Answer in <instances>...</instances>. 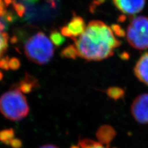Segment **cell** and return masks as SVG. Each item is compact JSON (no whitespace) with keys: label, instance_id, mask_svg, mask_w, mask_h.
Instances as JSON below:
<instances>
[{"label":"cell","instance_id":"6da1fadb","mask_svg":"<svg viewBox=\"0 0 148 148\" xmlns=\"http://www.w3.org/2000/svg\"><path fill=\"white\" fill-rule=\"evenodd\" d=\"M75 41L78 56L86 61H101L114 54L121 45L112 29L100 21H92Z\"/></svg>","mask_w":148,"mask_h":148},{"label":"cell","instance_id":"7a4b0ae2","mask_svg":"<svg viewBox=\"0 0 148 148\" xmlns=\"http://www.w3.org/2000/svg\"><path fill=\"white\" fill-rule=\"evenodd\" d=\"M29 110L25 96L17 86L0 96V112L8 120L20 121L27 116Z\"/></svg>","mask_w":148,"mask_h":148},{"label":"cell","instance_id":"3957f363","mask_svg":"<svg viewBox=\"0 0 148 148\" xmlns=\"http://www.w3.org/2000/svg\"><path fill=\"white\" fill-rule=\"evenodd\" d=\"M24 51L30 61L39 65L47 64L54 55L52 42L41 32L35 34L26 41Z\"/></svg>","mask_w":148,"mask_h":148},{"label":"cell","instance_id":"277c9868","mask_svg":"<svg viewBox=\"0 0 148 148\" xmlns=\"http://www.w3.org/2000/svg\"><path fill=\"white\" fill-rule=\"evenodd\" d=\"M129 44L136 49H148V17L139 16L130 23L127 30Z\"/></svg>","mask_w":148,"mask_h":148},{"label":"cell","instance_id":"5b68a950","mask_svg":"<svg viewBox=\"0 0 148 148\" xmlns=\"http://www.w3.org/2000/svg\"><path fill=\"white\" fill-rule=\"evenodd\" d=\"M131 113L137 122L148 124V93L141 94L134 99Z\"/></svg>","mask_w":148,"mask_h":148},{"label":"cell","instance_id":"8992f818","mask_svg":"<svg viewBox=\"0 0 148 148\" xmlns=\"http://www.w3.org/2000/svg\"><path fill=\"white\" fill-rule=\"evenodd\" d=\"M86 29L84 20L80 16L74 15L66 26L61 29V34L64 36L75 40L83 34Z\"/></svg>","mask_w":148,"mask_h":148},{"label":"cell","instance_id":"52a82bcc","mask_svg":"<svg viewBox=\"0 0 148 148\" xmlns=\"http://www.w3.org/2000/svg\"><path fill=\"white\" fill-rule=\"evenodd\" d=\"M113 3L123 13L133 15L143 10L146 0H113Z\"/></svg>","mask_w":148,"mask_h":148},{"label":"cell","instance_id":"ba28073f","mask_svg":"<svg viewBox=\"0 0 148 148\" xmlns=\"http://www.w3.org/2000/svg\"><path fill=\"white\" fill-rule=\"evenodd\" d=\"M134 73L139 80L148 86V53L139 59L134 67Z\"/></svg>","mask_w":148,"mask_h":148},{"label":"cell","instance_id":"9c48e42d","mask_svg":"<svg viewBox=\"0 0 148 148\" xmlns=\"http://www.w3.org/2000/svg\"><path fill=\"white\" fill-rule=\"evenodd\" d=\"M116 135L115 130L111 126L105 125L101 127L96 132L98 141L104 145L109 146Z\"/></svg>","mask_w":148,"mask_h":148},{"label":"cell","instance_id":"30bf717a","mask_svg":"<svg viewBox=\"0 0 148 148\" xmlns=\"http://www.w3.org/2000/svg\"><path fill=\"white\" fill-rule=\"evenodd\" d=\"M38 86V83L37 80L30 75L27 74L24 79L21 81L16 86L24 93H27V92H31Z\"/></svg>","mask_w":148,"mask_h":148},{"label":"cell","instance_id":"8fae6325","mask_svg":"<svg viewBox=\"0 0 148 148\" xmlns=\"http://www.w3.org/2000/svg\"><path fill=\"white\" fill-rule=\"evenodd\" d=\"M71 148H115L101 144L98 141H95L90 139H80L77 144L73 145Z\"/></svg>","mask_w":148,"mask_h":148},{"label":"cell","instance_id":"7c38bea8","mask_svg":"<svg viewBox=\"0 0 148 148\" xmlns=\"http://www.w3.org/2000/svg\"><path fill=\"white\" fill-rule=\"evenodd\" d=\"M106 94L110 99L116 101L123 98L125 95V91L121 88L112 86L106 90Z\"/></svg>","mask_w":148,"mask_h":148},{"label":"cell","instance_id":"4fadbf2b","mask_svg":"<svg viewBox=\"0 0 148 148\" xmlns=\"http://www.w3.org/2000/svg\"><path fill=\"white\" fill-rule=\"evenodd\" d=\"M61 56L66 59H75L78 56L75 46L73 45L67 46L61 52Z\"/></svg>","mask_w":148,"mask_h":148},{"label":"cell","instance_id":"5bb4252c","mask_svg":"<svg viewBox=\"0 0 148 148\" xmlns=\"http://www.w3.org/2000/svg\"><path fill=\"white\" fill-rule=\"evenodd\" d=\"M49 38L52 43L56 46H61L66 41L65 37L61 34V32H59L56 30H53L51 32Z\"/></svg>","mask_w":148,"mask_h":148},{"label":"cell","instance_id":"9a60e30c","mask_svg":"<svg viewBox=\"0 0 148 148\" xmlns=\"http://www.w3.org/2000/svg\"><path fill=\"white\" fill-rule=\"evenodd\" d=\"M9 36L5 32H0V59L8 48Z\"/></svg>","mask_w":148,"mask_h":148},{"label":"cell","instance_id":"2e32d148","mask_svg":"<svg viewBox=\"0 0 148 148\" xmlns=\"http://www.w3.org/2000/svg\"><path fill=\"white\" fill-rule=\"evenodd\" d=\"M13 7L14 8L17 15L20 17H22L25 14V7L22 4L17 2L16 0H12Z\"/></svg>","mask_w":148,"mask_h":148},{"label":"cell","instance_id":"e0dca14e","mask_svg":"<svg viewBox=\"0 0 148 148\" xmlns=\"http://www.w3.org/2000/svg\"><path fill=\"white\" fill-rule=\"evenodd\" d=\"M111 29H112L114 34L119 37H123L126 35L125 32L124 31V30L119 25L113 24L111 26Z\"/></svg>","mask_w":148,"mask_h":148},{"label":"cell","instance_id":"ac0fdd59","mask_svg":"<svg viewBox=\"0 0 148 148\" xmlns=\"http://www.w3.org/2000/svg\"><path fill=\"white\" fill-rule=\"evenodd\" d=\"M21 66L20 61L16 58H12L9 60V67L12 70H17Z\"/></svg>","mask_w":148,"mask_h":148},{"label":"cell","instance_id":"d6986e66","mask_svg":"<svg viewBox=\"0 0 148 148\" xmlns=\"http://www.w3.org/2000/svg\"><path fill=\"white\" fill-rule=\"evenodd\" d=\"M17 19L16 16L12 12H8L6 13V14L3 17V20L5 21L6 22L9 23H12L15 22Z\"/></svg>","mask_w":148,"mask_h":148},{"label":"cell","instance_id":"ffe728a7","mask_svg":"<svg viewBox=\"0 0 148 148\" xmlns=\"http://www.w3.org/2000/svg\"><path fill=\"white\" fill-rule=\"evenodd\" d=\"M9 58L6 56L4 58L0 59V68L4 70H8L9 69Z\"/></svg>","mask_w":148,"mask_h":148},{"label":"cell","instance_id":"44dd1931","mask_svg":"<svg viewBox=\"0 0 148 148\" xmlns=\"http://www.w3.org/2000/svg\"><path fill=\"white\" fill-rule=\"evenodd\" d=\"M5 22H6L3 21V19H0V32L6 30V27L5 25Z\"/></svg>","mask_w":148,"mask_h":148},{"label":"cell","instance_id":"7402d4cb","mask_svg":"<svg viewBox=\"0 0 148 148\" xmlns=\"http://www.w3.org/2000/svg\"><path fill=\"white\" fill-rule=\"evenodd\" d=\"M39 148H59V147H57L56 146L51 145V144H47V145L41 146Z\"/></svg>","mask_w":148,"mask_h":148},{"label":"cell","instance_id":"603a6c76","mask_svg":"<svg viewBox=\"0 0 148 148\" xmlns=\"http://www.w3.org/2000/svg\"><path fill=\"white\" fill-rule=\"evenodd\" d=\"M56 0H46V1L48 2L50 4L51 6L53 8H55L56 5Z\"/></svg>","mask_w":148,"mask_h":148},{"label":"cell","instance_id":"cb8c5ba5","mask_svg":"<svg viewBox=\"0 0 148 148\" xmlns=\"http://www.w3.org/2000/svg\"><path fill=\"white\" fill-rule=\"evenodd\" d=\"M104 1H105V0H95V1H93L94 5H92V6L99 5V4L103 3Z\"/></svg>","mask_w":148,"mask_h":148},{"label":"cell","instance_id":"d4e9b609","mask_svg":"<svg viewBox=\"0 0 148 148\" xmlns=\"http://www.w3.org/2000/svg\"><path fill=\"white\" fill-rule=\"evenodd\" d=\"M17 38L16 36H13L10 39V41L12 44H15L17 42Z\"/></svg>","mask_w":148,"mask_h":148},{"label":"cell","instance_id":"484cf974","mask_svg":"<svg viewBox=\"0 0 148 148\" xmlns=\"http://www.w3.org/2000/svg\"><path fill=\"white\" fill-rule=\"evenodd\" d=\"M120 57H121L122 59H128L129 55L127 53H123L121 54V56H120Z\"/></svg>","mask_w":148,"mask_h":148},{"label":"cell","instance_id":"4316f807","mask_svg":"<svg viewBox=\"0 0 148 148\" xmlns=\"http://www.w3.org/2000/svg\"><path fill=\"white\" fill-rule=\"evenodd\" d=\"M126 19V17L125 15H122V16H120L119 18V21L120 22H124Z\"/></svg>","mask_w":148,"mask_h":148},{"label":"cell","instance_id":"83f0119b","mask_svg":"<svg viewBox=\"0 0 148 148\" xmlns=\"http://www.w3.org/2000/svg\"><path fill=\"white\" fill-rule=\"evenodd\" d=\"M5 4H4V3H3L1 1H0V11L3 10L5 8Z\"/></svg>","mask_w":148,"mask_h":148},{"label":"cell","instance_id":"f1b7e54d","mask_svg":"<svg viewBox=\"0 0 148 148\" xmlns=\"http://www.w3.org/2000/svg\"><path fill=\"white\" fill-rule=\"evenodd\" d=\"M12 3V0H4V4L7 6Z\"/></svg>","mask_w":148,"mask_h":148},{"label":"cell","instance_id":"f546056e","mask_svg":"<svg viewBox=\"0 0 148 148\" xmlns=\"http://www.w3.org/2000/svg\"><path fill=\"white\" fill-rule=\"evenodd\" d=\"M36 1H37V0H29V2H32V3H34V2H35Z\"/></svg>","mask_w":148,"mask_h":148},{"label":"cell","instance_id":"4dcf8cb0","mask_svg":"<svg viewBox=\"0 0 148 148\" xmlns=\"http://www.w3.org/2000/svg\"><path fill=\"white\" fill-rule=\"evenodd\" d=\"M2 77H3V75H2V73H1V72H0V80L2 78Z\"/></svg>","mask_w":148,"mask_h":148},{"label":"cell","instance_id":"1f68e13d","mask_svg":"<svg viewBox=\"0 0 148 148\" xmlns=\"http://www.w3.org/2000/svg\"><path fill=\"white\" fill-rule=\"evenodd\" d=\"M0 1H1V0H0Z\"/></svg>","mask_w":148,"mask_h":148}]
</instances>
